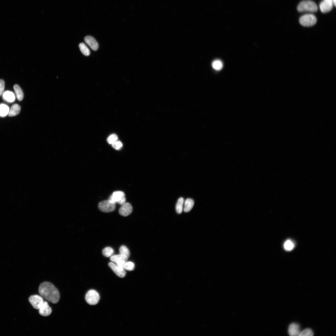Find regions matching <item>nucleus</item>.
<instances>
[{
	"label": "nucleus",
	"instance_id": "obj_1",
	"mask_svg": "<svg viewBox=\"0 0 336 336\" xmlns=\"http://www.w3.org/2000/svg\"><path fill=\"white\" fill-rule=\"evenodd\" d=\"M39 292L43 298L52 303H56L59 301V292L50 282H45L42 283L39 286Z\"/></svg>",
	"mask_w": 336,
	"mask_h": 336
},
{
	"label": "nucleus",
	"instance_id": "obj_2",
	"mask_svg": "<svg viewBox=\"0 0 336 336\" xmlns=\"http://www.w3.org/2000/svg\"><path fill=\"white\" fill-rule=\"evenodd\" d=\"M298 12H315L317 11L318 7L314 2L310 0H305L301 2L297 7Z\"/></svg>",
	"mask_w": 336,
	"mask_h": 336
},
{
	"label": "nucleus",
	"instance_id": "obj_3",
	"mask_svg": "<svg viewBox=\"0 0 336 336\" xmlns=\"http://www.w3.org/2000/svg\"><path fill=\"white\" fill-rule=\"evenodd\" d=\"M317 22L315 16L312 14H307L301 16L299 19L300 24L304 26L310 27L315 25Z\"/></svg>",
	"mask_w": 336,
	"mask_h": 336
},
{
	"label": "nucleus",
	"instance_id": "obj_4",
	"mask_svg": "<svg viewBox=\"0 0 336 336\" xmlns=\"http://www.w3.org/2000/svg\"><path fill=\"white\" fill-rule=\"evenodd\" d=\"M100 298L98 292L93 289L88 291L85 296L86 302L89 305H95L98 303Z\"/></svg>",
	"mask_w": 336,
	"mask_h": 336
},
{
	"label": "nucleus",
	"instance_id": "obj_5",
	"mask_svg": "<svg viewBox=\"0 0 336 336\" xmlns=\"http://www.w3.org/2000/svg\"><path fill=\"white\" fill-rule=\"evenodd\" d=\"M98 208L102 212H108L114 211L116 205L115 203L108 199L100 202L98 204Z\"/></svg>",
	"mask_w": 336,
	"mask_h": 336
},
{
	"label": "nucleus",
	"instance_id": "obj_6",
	"mask_svg": "<svg viewBox=\"0 0 336 336\" xmlns=\"http://www.w3.org/2000/svg\"><path fill=\"white\" fill-rule=\"evenodd\" d=\"M109 200L113 202L117 203L122 205L126 202V198L124 193L122 191H116L114 192L110 197Z\"/></svg>",
	"mask_w": 336,
	"mask_h": 336
},
{
	"label": "nucleus",
	"instance_id": "obj_7",
	"mask_svg": "<svg viewBox=\"0 0 336 336\" xmlns=\"http://www.w3.org/2000/svg\"><path fill=\"white\" fill-rule=\"evenodd\" d=\"M29 301L33 307L36 309H39L44 302L41 296L36 295L30 296Z\"/></svg>",
	"mask_w": 336,
	"mask_h": 336
},
{
	"label": "nucleus",
	"instance_id": "obj_8",
	"mask_svg": "<svg viewBox=\"0 0 336 336\" xmlns=\"http://www.w3.org/2000/svg\"><path fill=\"white\" fill-rule=\"evenodd\" d=\"M108 265L118 277L123 278L125 276L126 272L124 268L119 267L112 262H110L108 264Z\"/></svg>",
	"mask_w": 336,
	"mask_h": 336
},
{
	"label": "nucleus",
	"instance_id": "obj_9",
	"mask_svg": "<svg viewBox=\"0 0 336 336\" xmlns=\"http://www.w3.org/2000/svg\"><path fill=\"white\" fill-rule=\"evenodd\" d=\"M133 208L129 203L125 202L122 204L119 209V214L123 216H127L132 212Z\"/></svg>",
	"mask_w": 336,
	"mask_h": 336
},
{
	"label": "nucleus",
	"instance_id": "obj_10",
	"mask_svg": "<svg viewBox=\"0 0 336 336\" xmlns=\"http://www.w3.org/2000/svg\"><path fill=\"white\" fill-rule=\"evenodd\" d=\"M333 7L332 0H323L320 5V10L323 13L327 12L330 11Z\"/></svg>",
	"mask_w": 336,
	"mask_h": 336
},
{
	"label": "nucleus",
	"instance_id": "obj_11",
	"mask_svg": "<svg viewBox=\"0 0 336 336\" xmlns=\"http://www.w3.org/2000/svg\"><path fill=\"white\" fill-rule=\"evenodd\" d=\"M39 310L40 314L44 316L49 315L52 312L51 308L46 301H44Z\"/></svg>",
	"mask_w": 336,
	"mask_h": 336
},
{
	"label": "nucleus",
	"instance_id": "obj_12",
	"mask_svg": "<svg viewBox=\"0 0 336 336\" xmlns=\"http://www.w3.org/2000/svg\"><path fill=\"white\" fill-rule=\"evenodd\" d=\"M84 40L92 50L96 51L98 49L99 44L94 37L91 36H87L85 38Z\"/></svg>",
	"mask_w": 336,
	"mask_h": 336
},
{
	"label": "nucleus",
	"instance_id": "obj_13",
	"mask_svg": "<svg viewBox=\"0 0 336 336\" xmlns=\"http://www.w3.org/2000/svg\"><path fill=\"white\" fill-rule=\"evenodd\" d=\"M300 332V326L298 324L293 323L289 325L288 332L290 336H299Z\"/></svg>",
	"mask_w": 336,
	"mask_h": 336
},
{
	"label": "nucleus",
	"instance_id": "obj_14",
	"mask_svg": "<svg viewBox=\"0 0 336 336\" xmlns=\"http://www.w3.org/2000/svg\"><path fill=\"white\" fill-rule=\"evenodd\" d=\"M2 98L4 100L9 103L13 102L15 99L14 94L10 91H6L4 92L2 94Z\"/></svg>",
	"mask_w": 336,
	"mask_h": 336
},
{
	"label": "nucleus",
	"instance_id": "obj_15",
	"mask_svg": "<svg viewBox=\"0 0 336 336\" xmlns=\"http://www.w3.org/2000/svg\"><path fill=\"white\" fill-rule=\"evenodd\" d=\"M21 110L20 106L17 104H13L10 110L8 115L10 117L16 116L20 112Z\"/></svg>",
	"mask_w": 336,
	"mask_h": 336
},
{
	"label": "nucleus",
	"instance_id": "obj_16",
	"mask_svg": "<svg viewBox=\"0 0 336 336\" xmlns=\"http://www.w3.org/2000/svg\"><path fill=\"white\" fill-rule=\"evenodd\" d=\"M194 204V200L191 198L187 199L184 204V211L185 212H189L193 208Z\"/></svg>",
	"mask_w": 336,
	"mask_h": 336
},
{
	"label": "nucleus",
	"instance_id": "obj_17",
	"mask_svg": "<svg viewBox=\"0 0 336 336\" xmlns=\"http://www.w3.org/2000/svg\"><path fill=\"white\" fill-rule=\"evenodd\" d=\"M13 88L17 100L19 101H21L24 98V93L22 89L17 84L15 85Z\"/></svg>",
	"mask_w": 336,
	"mask_h": 336
},
{
	"label": "nucleus",
	"instance_id": "obj_18",
	"mask_svg": "<svg viewBox=\"0 0 336 336\" xmlns=\"http://www.w3.org/2000/svg\"><path fill=\"white\" fill-rule=\"evenodd\" d=\"M10 111L9 107L4 104H0V117H3L8 114Z\"/></svg>",
	"mask_w": 336,
	"mask_h": 336
},
{
	"label": "nucleus",
	"instance_id": "obj_19",
	"mask_svg": "<svg viewBox=\"0 0 336 336\" xmlns=\"http://www.w3.org/2000/svg\"><path fill=\"white\" fill-rule=\"evenodd\" d=\"M128 258V257L125 255L119 254L111 256L110 258V260L115 263L120 260H124L127 262Z\"/></svg>",
	"mask_w": 336,
	"mask_h": 336
},
{
	"label": "nucleus",
	"instance_id": "obj_20",
	"mask_svg": "<svg viewBox=\"0 0 336 336\" xmlns=\"http://www.w3.org/2000/svg\"><path fill=\"white\" fill-rule=\"evenodd\" d=\"M184 203V199L183 198L180 197L178 199L175 207L176 212L180 214L182 212Z\"/></svg>",
	"mask_w": 336,
	"mask_h": 336
},
{
	"label": "nucleus",
	"instance_id": "obj_21",
	"mask_svg": "<svg viewBox=\"0 0 336 336\" xmlns=\"http://www.w3.org/2000/svg\"><path fill=\"white\" fill-rule=\"evenodd\" d=\"M79 46L80 51L83 54L86 56L90 55V51L84 43H80Z\"/></svg>",
	"mask_w": 336,
	"mask_h": 336
},
{
	"label": "nucleus",
	"instance_id": "obj_22",
	"mask_svg": "<svg viewBox=\"0 0 336 336\" xmlns=\"http://www.w3.org/2000/svg\"><path fill=\"white\" fill-rule=\"evenodd\" d=\"M114 251L112 248L107 247L104 248L102 251L103 255L106 257L111 256L114 254Z\"/></svg>",
	"mask_w": 336,
	"mask_h": 336
},
{
	"label": "nucleus",
	"instance_id": "obj_23",
	"mask_svg": "<svg viewBox=\"0 0 336 336\" xmlns=\"http://www.w3.org/2000/svg\"><path fill=\"white\" fill-rule=\"evenodd\" d=\"M294 244L291 240H286L284 244V248L287 251H289L292 250L294 248Z\"/></svg>",
	"mask_w": 336,
	"mask_h": 336
},
{
	"label": "nucleus",
	"instance_id": "obj_24",
	"mask_svg": "<svg viewBox=\"0 0 336 336\" xmlns=\"http://www.w3.org/2000/svg\"><path fill=\"white\" fill-rule=\"evenodd\" d=\"M213 68L217 70L221 69L223 67V64L221 61L219 60H215L212 63Z\"/></svg>",
	"mask_w": 336,
	"mask_h": 336
},
{
	"label": "nucleus",
	"instance_id": "obj_25",
	"mask_svg": "<svg viewBox=\"0 0 336 336\" xmlns=\"http://www.w3.org/2000/svg\"><path fill=\"white\" fill-rule=\"evenodd\" d=\"M119 252L120 254L125 255L128 257L129 256V251L128 248L124 245H122L120 247Z\"/></svg>",
	"mask_w": 336,
	"mask_h": 336
},
{
	"label": "nucleus",
	"instance_id": "obj_26",
	"mask_svg": "<svg viewBox=\"0 0 336 336\" xmlns=\"http://www.w3.org/2000/svg\"><path fill=\"white\" fill-rule=\"evenodd\" d=\"M313 335V333L312 331L310 329H306L301 332L299 336H312Z\"/></svg>",
	"mask_w": 336,
	"mask_h": 336
},
{
	"label": "nucleus",
	"instance_id": "obj_27",
	"mask_svg": "<svg viewBox=\"0 0 336 336\" xmlns=\"http://www.w3.org/2000/svg\"><path fill=\"white\" fill-rule=\"evenodd\" d=\"M135 267L134 264L131 262H126L125 263L124 268L128 271L133 270Z\"/></svg>",
	"mask_w": 336,
	"mask_h": 336
},
{
	"label": "nucleus",
	"instance_id": "obj_28",
	"mask_svg": "<svg viewBox=\"0 0 336 336\" xmlns=\"http://www.w3.org/2000/svg\"><path fill=\"white\" fill-rule=\"evenodd\" d=\"M118 136L115 134H113L110 135L107 138V141L110 144H112L113 143L118 140Z\"/></svg>",
	"mask_w": 336,
	"mask_h": 336
},
{
	"label": "nucleus",
	"instance_id": "obj_29",
	"mask_svg": "<svg viewBox=\"0 0 336 336\" xmlns=\"http://www.w3.org/2000/svg\"><path fill=\"white\" fill-rule=\"evenodd\" d=\"M112 146L115 149L118 150L121 149L123 144L120 141L117 140L112 144Z\"/></svg>",
	"mask_w": 336,
	"mask_h": 336
},
{
	"label": "nucleus",
	"instance_id": "obj_30",
	"mask_svg": "<svg viewBox=\"0 0 336 336\" xmlns=\"http://www.w3.org/2000/svg\"><path fill=\"white\" fill-rule=\"evenodd\" d=\"M4 81L2 79H0V96L2 95L4 93Z\"/></svg>",
	"mask_w": 336,
	"mask_h": 336
},
{
	"label": "nucleus",
	"instance_id": "obj_31",
	"mask_svg": "<svg viewBox=\"0 0 336 336\" xmlns=\"http://www.w3.org/2000/svg\"><path fill=\"white\" fill-rule=\"evenodd\" d=\"M333 3L334 5L336 7V0H332Z\"/></svg>",
	"mask_w": 336,
	"mask_h": 336
}]
</instances>
